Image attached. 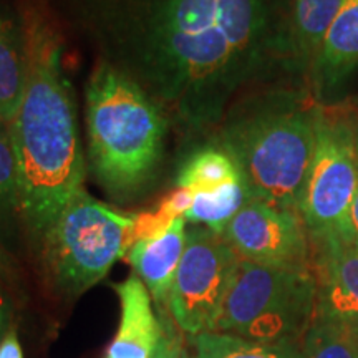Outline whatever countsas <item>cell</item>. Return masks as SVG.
I'll return each instance as SVG.
<instances>
[{
	"instance_id": "cell-24",
	"label": "cell",
	"mask_w": 358,
	"mask_h": 358,
	"mask_svg": "<svg viewBox=\"0 0 358 358\" xmlns=\"http://www.w3.org/2000/svg\"><path fill=\"white\" fill-rule=\"evenodd\" d=\"M322 111L330 118L347 123L358 136V95L340 103L337 106H329V108H324Z\"/></svg>"
},
{
	"instance_id": "cell-12",
	"label": "cell",
	"mask_w": 358,
	"mask_h": 358,
	"mask_svg": "<svg viewBox=\"0 0 358 358\" xmlns=\"http://www.w3.org/2000/svg\"><path fill=\"white\" fill-rule=\"evenodd\" d=\"M313 83L320 95H332L358 71V0H343L315 60Z\"/></svg>"
},
{
	"instance_id": "cell-23",
	"label": "cell",
	"mask_w": 358,
	"mask_h": 358,
	"mask_svg": "<svg viewBox=\"0 0 358 358\" xmlns=\"http://www.w3.org/2000/svg\"><path fill=\"white\" fill-rule=\"evenodd\" d=\"M161 337L158 340V345L155 348V353L151 358H181V345L176 334L173 332L171 325L168 324L166 317H161Z\"/></svg>"
},
{
	"instance_id": "cell-8",
	"label": "cell",
	"mask_w": 358,
	"mask_h": 358,
	"mask_svg": "<svg viewBox=\"0 0 358 358\" xmlns=\"http://www.w3.org/2000/svg\"><path fill=\"white\" fill-rule=\"evenodd\" d=\"M239 256L204 226H189L181 262L168 297V310L182 332L196 337L216 332L234 280Z\"/></svg>"
},
{
	"instance_id": "cell-17",
	"label": "cell",
	"mask_w": 358,
	"mask_h": 358,
	"mask_svg": "<svg viewBox=\"0 0 358 358\" xmlns=\"http://www.w3.org/2000/svg\"><path fill=\"white\" fill-rule=\"evenodd\" d=\"M252 199L244 179L227 182L213 191L194 192L189 211L185 219L191 226H204L216 234H221L245 203Z\"/></svg>"
},
{
	"instance_id": "cell-25",
	"label": "cell",
	"mask_w": 358,
	"mask_h": 358,
	"mask_svg": "<svg viewBox=\"0 0 358 358\" xmlns=\"http://www.w3.org/2000/svg\"><path fill=\"white\" fill-rule=\"evenodd\" d=\"M0 280L3 284H17L19 282V271H17L15 259L12 257L10 250L0 241Z\"/></svg>"
},
{
	"instance_id": "cell-29",
	"label": "cell",
	"mask_w": 358,
	"mask_h": 358,
	"mask_svg": "<svg viewBox=\"0 0 358 358\" xmlns=\"http://www.w3.org/2000/svg\"><path fill=\"white\" fill-rule=\"evenodd\" d=\"M181 358H196V357H192V355H191V353H189V352H187L185 347H182V348H181Z\"/></svg>"
},
{
	"instance_id": "cell-9",
	"label": "cell",
	"mask_w": 358,
	"mask_h": 358,
	"mask_svg": "<svg viewBox=\"0 0 358 358\" xmlns=\"http://www.w3.org/2000/svg\"><path fill=\"white\" fill-rule=\"evenodd\" d=\"M244 261L280 267H307L308 241L301 214L250 199L222 232Z\"/></svg>"
},
{
	"instance_id": "cell-7",
	"label": "cell",
	"mask_w": 358,
	"mask_h": 358,
	"mask_svg": "<svg viewBox=\"0 0 358 358\" xmlns=\"http://www.w3.org/2000/svg\"><path fill=\"white\" fill-rule=\"evenodd\" d=\"M358 187V136L319 110L315 151L299 204L313 243L348 244V217Z\"/></svg>"
},
{
	"instance_id": "cell-5",
	"label": "cell",
	"mask_w": 358,
	"mask_h": 358,
	"mask_svg": "<svg viewBox=\"0 0 358 358\" xmlns=\"http://www.w3.org/2000/svg\"><path fill=\"white\" fill-rule=\"evenodd\" d=\"M131 227L133 214L116 211L87 189L80 191L37 248L47 284L60 297H80L127 256Z\"/></svg>"
},
{
	"instance_id": "cell-15",
	"label": "cell",
	"mask_w": 358,
	"mask_h": 358,
	"mask_svg": "<svg viewBox=\"0 0 358 358\" xmlns=\"http://www.w3.org/2000/svg\"><path fill=\"white\" fill-rule=\"evenodd\" d=\"M343 0H289L290 50L313 62Z\"/></svg>"
},
{
	"instance_id": "cell-10",
	"label": "cell",
	"mask_w": 358,
	"mask_h": 358,
	"mask_svg": "<svg viewBox=\"0 0 358 358\" xmlns=\"http://www.w3.org/2000/svg\"><path fill=\"white\" fill-rule=\"evenodd\" d=\"M319 249L313 319L358 325V249L345 243Z\"/></svg>"
},
{
	"instance_id": "cell-2",
	"label": "cell",
	"mask_w": 358,
	"mask_h": 358,
	"mask_svg": "<svg viewBox=\"0 0 358 358\" xmlns=\"http://www.w3.org/2000/svg\"><path fill=\"white\" fill-rule=\"evenodd\" d=\"M24 15L29 77L8 131L19 168L24 232L37 250L48 227L85 189L87 163L60 30L35 3Z\"/></svg>"
},
{
	"instance_id": "cell-27",
	"label": "cell",
	"mask_w": 358,
	"mask_h": 358,
	"mask_svg": "<svg viewBox=\"0 0 358 358\" xmlns=\"http://www.w3.org/2000/svg\"><path fill=\"white\" fill-rule=\"evenodd\" d=\"M0 358H24L22 343L13 325L8 329L6 337L0 342Z\"/></svg>"
},
{
	"instance_id": "cell-3",
	"label": "cell",
	"mask_w": 358,
	"mask_h": 358,
	"mask_svg": "<svg viewBox=\"0 0 358 358\" xmlns=\"http://www.w3.org/2000/svg\"><path fill=\"white\" fill-rule=\"evenodd\" d=\"M90 171L116 203L145 198L166 155V113L122 71L96 60L85 87Z\"/></svg>"
},
{
	"instance_id": "cell-6",
	"label": "cell",
	"mask_w": 358,
	"mask_h": 358,
	"mask_svg": "<svg viewBox=\"0 0 358 358\" xmlns=\"http://www.w3.org/2000/svg\"><path fill=\"white\" fill-rule=\"evenodd\" d=\"M313 313L315 279L308 267L266 266L239 257L216 332L302 347Z\"/></svg>"
},
{
	"instance_id": "cell-21",
	"label": "cell",
	"mask_w": 358,
	"mask_h": 358,
	"mask_svg": "<svg viewBox=\"0 0 358 358\" xmlns=\"http://www.w3.org/2000/svg\"><path fill=\"white\" fill-rule=\"evenodd\" d=\"M176 221L171 216H168L163 209L159 208L156 211H148L133 214V227H131V236H129V243L136 244L140 241L148 239H156V237L163 236L171 224Z\"/></svg>"
},
{
	"instance_id": "cell-22",
	"label": "cell",
	"mask_w": 358,
	"mask_h": 358,
	"mask_svg": "<svg viewBox=\"0 0 358 358\" xmlns=\"http://www.w3.org/2000/svg\"><path fill=\"white\" fill-rule=\"evenodd\" d=\"M192 198H194V192H191L189 189H182V187H176V189L169 192L166 198L161 201L159 208L173 219L185 217V214L189 211L192 204Z\"/></svg>"
},
{
	"instance_id": "cell-26",
	"label": "cell",
	"mask_w": 358,
	"mask_h": 358,
	"mask_svg": "<svg viewBox=\"0 0 358 358\" xmlns=\"http://www.w3.org/2000/svg\"><path fill=\"white\" fill-rule=\"evenodd\" d=\"M13 317V303L10 295H8L6 285L0 280V342L6 337L8 329L12 327Z\"/></svg>"
},
{
	"instance_id": "cell-4",
	"label": "cell",
	"mask_w": 358,
	"mask_h": 358,
	"mask_svg": "<svg viewBox=\"0 0 358 358\" xmlns=\"http://www.w3.org/2000/svg\"><path fill=\"white\" fill-rule=\"evenodd\" d=\"M319 110L287 93L264 96L237 111L219 131L252 199L299 213L317 141Z\"/></svg>"
},
{
	"instance_id": "cell-19",
	"label": "cell",
	"mask_w": 358,
	"mask_h": 358,
	"mask_svg": "<svg viewBox=\"0 0 358 358\" xmlns=\"http://www.w3.org/2000/svg\"><path fill=\"white\" fill-rule=\"evenodd\" d=\"M20 229L24 231L19 168L8 124L0 120V241L6 248Z\"/></svg>"
},
{
	"instance_id": "cell-28",
	"label": "cell",
	"mask_w": 358,
	"mask_h": 358,
	"mask_svg": "<svg viewBox=\"0 0 358 358\" xmlns=\"http://www.w3.org/2000/svg\"><path fill=\"white\" fill-rule=\"evenodd\" d=\"M348 244L358 249V187L350 208V217H348Z\"/></svg>"
},
{
	"instance_id": "cell-18",
	"label": "cell",
	"mask_w": 358,
	"mask_h": 358,
	"mask_svg": "<svg viewBox=\"0 0 358 358\" xmlns=\"http://www.w3.org/2000/svg\"><path fill=\"white\" fill-rule=\"evenodd\" d=\"M196 358H301L292 343H262L227 332H204L191 337Z\"/></svg>"
},
{
	"instance_id": "cell-20",
	"label": "cell",
	"mask_w": 358,
	"mask_h": 358,
	"mask_svg": "<svg viewBox=\"0 0 358 358\" xmlns=\"http://www.w3.org/2000/svg\"><path fill=\"white\" fill-rule=\"evenodd\" d=\"M301 358H358V325L313 319Z\"/></svg>"
},
{
	"instance_id": "cell-13",
	"label": "cell",
	"mask_w": 358,
	"mask_h": 358,
	"mask_svg": "<svg viewBox=\"0 0 358 358\" xmlns=\"http://www.w3.org/2000/svg\"><path fill=\"white\" fill-rule=\"evenodd\" d=\"M29 77V38L24 8L0 0V120L10 124Z\"/></svg>"
},
{
	"instance_id": "cell-1",
	"label": "cell",
	"mask_w": 358,
	"mask_h": 358,
	"mask_svg": "<svg viewBox=\"0 0 358 358\" xmlns=\"http://www.w3.org/2000/svg\"><path fill=\"white\" fill-rule=\"evenodd\" d=\"M66 12L98 60L187 136L217 127L237 93L290 50L282 0H66Z\"/></svg>"
},
{
	"instance_id": "cell-14",
	"label": "cell",
	"mask_w": 358,
	"mask_h": 358,
	"mask_svg": "<svg viewBox=\"0 0 358 358\" xmlns=\"http://www.w3.org/2000/svg\"><path fill=\"white\" fill-rule=\"evenodd\" d=\"M186 231V219L178 217L163 236L133 244L124 256L161 308L168 307L169 290L185 252Z\"/></svg>"
},
{
	"instance_id": "cell-16",
	"label": "cell",
	"mask_w": 358,
	"mask_h": 358,
	"mask_svg": "<svg viewBox=\"0 0 358 358\" xmlns=\"http://www.w3.org/2000/svg\"><path fill=\"white\" fill-rule=\"evenodd\" d=\"M243 179L236 161L221 146H201L179 166L174 186L191 192L213 191L227 182Z\"/></svg>"
},
{
	"instance_id": "cell-11",
	"label": "cell",
	"mask_w": 358,
	"mask_h": 358,
	"mask_svg": "<svg viewBox=\"0 0 358 358\" xmlns=\"http://www.w3.org/2000/svg\"><path fill=\"white\" fill-rule=\"evenodd\" d=\"M122 306L120 327L105 358H151L161 337V317L153 299L136 274L115 285Z\"/></svg>"
}]
</instances>
